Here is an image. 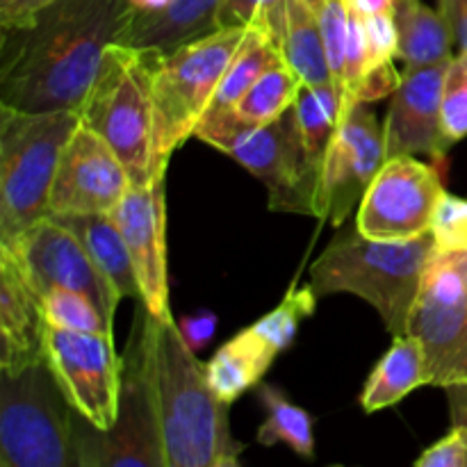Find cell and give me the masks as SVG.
Segmentation results:
<instances>
[{
	"mask_svg": "<svg viewBox=\"0 0 467 467\" xmlns=\"http://www.w3.org/2000/svg\"><path fill=\"white\" fill-rule=\"evenodd\" d=\"M126 0H59L23 30L3 32L0 103L27 112H78L105 50L119 44Z\"/></svg>",
	"mask_w": 467,
	"mask_h": 467,
	"instance_id": "1",
	"label": "cell"
},
{
	"mask_svg": "<svg viewBox=\"0 0 467 467\" xmlns=\"http://www.w3.org/2000/svg\"><path fill=\"white\" fill-rule=\"evenodd\" d=\"M141 363L153 395L167 467H214L233 445L228 404L208 386L178 322H162L137 306L135 331Z\"/></svg>",
	"mask_w": 467,
	"mask_h": 467,
	"instance_id": "2",
	"label": "cell"
},
{
	"mask_svg": "<svg viewBox=\"0 0 467 467\" xmlns=\"http://www.w3.org/2000/svg\"><path fill=\"white\" fill-rule=\"evenodd\" d=\"M433 254L431 233L415 240L383 242L369 240L356 223H347L310 265L308 285L317 299L337 292L360 296L377 308L392 336H406V322Z\"/></svg>",
	"mask_w": 467,
	"mask_h": 467,
	"instance_id": "3",
	"label": "cell"
},
{
	"mask_svg": "<svg viewBox=\"0 0 467 467\" xmlns=\"http://www.w3.org/2000/svg\"><path fill=\"white\" fill-rule=\"evenodd\" d=\"M164 50L112 44L87 91L80 123L112 146L132 185L153 176V82Z\"/></svg>",
	"mask_w": 467,
	"mask_h": 467,
	"instance_id": "4",
	"label": "cell"
},
{
	"mask_svg": "<svg viewBox=\"0 0 467 467\" xmlns=\"http://www.w3.org/2000/svg\"><path fill=\"white\" fill-rule=\"evenodd\" d=\"M80 126L73 109L27 112L0 103V244L48 217L64 146Z\"/></svg>",
	"mask_w": 467,
	"mask_h": 467,
	"instance_id": "5",
	"label": "cell"
},
{
	"mask_svg": "<svg viewBox=\"0 0 467 467\" xmlns=\"http://www.w3.org/2000/svg\"><path fill=\"white\" fill-rule=\"evenodd\" d=\"M194 137L260 178L269 190V210L315 217L319 181L306 158L295 108L263 126L242 121L233 109L208 112Z\"/></svg>",
	"mask_w": 467,
	"mask_h": 467,
	"instance_id": "6",
	"label": "cell"
},
{
	"mask_svg": "<svg viewBox=\"0 0 467 467\" xmlns=\"http://www.w3.org/2000/svg\"><path fill=\"white\" fill-rule=\"evenodd\" d=\"M246 27H217L164 53L153 82V171L169 167L173 150L194 137Z\"/></svg>",
	"mask_w": 467,
	"mask_h": 467,
	"instance_id": "7",
	"label": "cell"
},
{
	"mask_svg": "<svg viewBox=\"0 0 467 467\" xmlns=\"http://www.w3.org/2000/svg\"><path fill=\"white\" fill-rule=\"evenodd\" d=\"M0 467H80L73 409L46 360L0 372Z\"/></svg>",
	"mask_w": 467,
	"mask_h": 467,
	"instance_id": "8",
	"label": "cell"
},
{
	"mask_svg": "<svg viewBox=\"0 0 467 467\" xmlns=\"http://www.w3.org/2000/svg\"><path fill=\"white\" fill-rule=\"evenodd\" d=\"M406 336L420 342L427 386L467 383V254L436 249L406 322Z\"/></svg>",
	"mask_w": 467,
	"mask_h": 467,
	"instance_id": "9",
	"label": "cell"
},
{
	"mask_svg": "<svg viewBox=\"0 0 467 467\" xmlns=\"http://www.w3.org/2000/svg\"><path fill=\"white\" fill-rule=\"evenodd\" d=\"M73 427L80 467H167L153 395L135 337H130L123 358V390L117 422L109 429H99L73 410Z\"/></svg>",
	"mask_w": 467,
	"mask_h": 467,
	"instance_id": "10",
	"label": "cell"
},
{
	"mask_svg": "<svg viewBox=\"0 0 467 467\" xmlns=\"http://www.w3.org/2000/svg\"><path fill=\"white\" fill-rule=\"evenodd\" d=\"M46 363L71 409L99 429L119 418L123 390V360L112 336L71 333L48 327Z\"/></svg>",
	"mask_w": 467,
	"mask_h": 467,
	"instance_id": "11",
	"label": "cell"
},
{
	"mask_svg": "<svg viewBox=\"0 0 467 467\" xmlns=\"http://www.w3.org/2000/svg\"><path fill=\"white\" fill-rule=\"evenodd\" d=\"M442 194L436 167L410 155L386 160L360 201L356 226L369 240H415L431 233Z\"/></svg>",
	"mask_w": 467,
	"mask_h": 467,
	"instance_id": "12",
	"label": "cell"
},
{
	"mask_svg": "<svg viewBox=\"0 0 467 467\" xmlns=\"http://www.w3.org/2000/svg\"><path fill=\"white\" fill-rule=\"evenodd\" d=\"M386 162L383 128L369 103H356L340 119L324 162L315 217L340 228L360 205L374 176Z\"/></svg>",
	"mask_w": 467,
	"mask_h": 467,
	"instance_id": "13",
	"label": "cell"
},
{
	"mask_svg": "<svg viewBox=\"0 0 467 467\" xmlns=\"http://www.w3.org/2000/svg\"><path fill=\"white\" fill-rule=\"evenodd\" d=\"M7 249L16 255L23 274L41 296L53 287L80 292L94 301L109 324H114V313L123 296L100 274L82 242L62 223L53 217L41 219Z\"/></svg>",
	"mask_w": 467,
	"mask_h": 467,
	"instance_id": "14",
	"label": "cell"
},
{
	"mask_svg": "<svg viewBox=\"0 0 467 467\" xmlns=\"http://www.w3.org/2000/svg\"><path fill=\"white\" fill-rule=\"evenodd\" d=\"M167 169L130 185L112 217L121 231L140 283V304L153 317L173 322L167 272Z\"/></svg>",
	"mask_w": 467,
	"mask_h": 467,
	"instance_id": "15",
	"label": "cell"
},
{
	"mask_svg": "<svg viewBox=\"0 0 467 467\" xmlns=\"http://www.w3.org/2000/svg\"><path fill=\"white\" fill-rule=\"evenodd\" d=\"M130 185V176L112 146L80 123L64 146L48 217L112 214Z\"/></svg>",
	"mask_w": 467,
	"mask_h": 467,
	"instance_id": "16",
	"label": "cell"
},
{
	"mask_svg": "<svg viewBox=\"0 0 467 467\" xmlns=\"http://www.w3.org/2000/svg\"><path fill=\"white\" fill-rule=\"evenodd\" d=\"M447 64L404 68V78L392 94L383 123V144L386 160L424 158L442 160L451 149L442 130V85H445Z\"/></svg>",
	"mask_w": 467,
	"mask_h": 467,
	"instance_id": "17",
	"label": "cell"
},
{
	"mask_svg": "<svg viewBox=\"0 0 467 467\" xmlns=\"http://www.w3.org/2000/svg\"><path fill=\"white\" fill-rule=\"evenodd\" d=\"M44 296L23 274L16 255L0 246V372L18 374L46 360Z\"/></svg>",
	"mask_w": 467,
	"mask_h": 467,
	"instance_id": "18",
	"label": "cell"
},
{
	"mask_svg": "<svg viewBox=\"0 0 467 467\" xmlns=\"http://www.w3.org/2000/svg\"><path fill=\"white\" fill-rule=\"evenodd\" d=\"M254 21L263 23L281 53L283 64L299 78L301 85H333L322 32L306 0H274L260 9Z\"/></svg>",
	"mask_w": 467,
	"mask_h": 467,
	"instance_id": "19",
	"label": "cell"
},
{
	"mask_svg": "<svg viewBox=\"0 0 467 467\" xmlns=\"http://www.w3.org/2000/svg\"><path fill=\"white\" fill-rule=\"evenodd\" d=\"M223 0H176L158 14H132L119 44L160 48L164 53L217 30L214 16Z\"/></svg>",
	"mask_w": 467,
	"mask_h": 467,
	"instance_id": "20",
	"label": "cell"
},
{
	"mask_svg": "<svg viewBox=\"0 0 467 467\" xmlns=\"http://www.w3.org/2000/svg\"><path fill=\"white\" fill-rule=\"evenodd\" d=\"M276 356L278 351L249 327L219 347L203 372L217 400L231 406L246 390L263 383Z\"/></svg>",
	"mask_w": 467,
	"mask_h": 467,
	"instance_id": "21",
	"label": "cell"
},
{
	"mask_svg": "<svg viewBox=\"0 0 467 467\" xmlns=\"http://www.w3.org/2000/svg\"><path fill=\"white\" fill-rule=\"evenodd\" d=\"M397 59L406 68L431 67L454 57V35L441 9L422 0H395Z\"/></svg>",
	"mask_w": 467,
	"mask_h": 467,
	"instance_id": "22",
	"label": "cell"
},
{
	"mask_svg": "<svg viewBox=\"0 0 467 467\" xmlns=\"http://www.w3.org/2000/svg\"><path fill=\"white\" fill-rule=\"evenodd\" d=\"M82 242L89 258L105 278L126 299H140V283L121 231L112 214H85V217H53Z\"/></svg>",
	"mask_w": 467,
	"mask_h": 467,
	"instance_id": "23",
	"label": "cell"
},
{
	"mask_svg": "<svg viewBox=\"0 0 467 467\" xmlns=\"http://www.w3.org/2000/svg\"><path fill=\"white\" fill-rule=\"evenodd\" d=\"M420 386H427L422 347L410 336H397L390 349L369 374L360 392V406L365 413L390 409Z\"/></svg>",
	"mask_w": 467,
	"mask_h": 467,
	"instance_id": "24",
	"label": "cell"
},
{
	"mask_svg": "<svg viewBox=\"0 0 467 467\" xmlns=\"http://www.w3.org/2000/svg\"><path fill=\"white\" fill-rule=\"evenodd\" d=\"M276 64H283V59L278 48L274 46L272 36L267 35L263 23L251 21L240 48L233 55L231 64H228L226 73H223L222 82H219L217 91H214V99L210 103L208 112H228V109H235V105L254 87V82L265 71L276 67Z\"/></svg>",
	"mask_w": 467,
	"mask_h": 467,
	"instance_id": "25",
	"label": "cell"
},
{
	"mask_svg": "<svg viewBox=\"0 0 467 467\" xmlns=\"http://www.w3.org/2000/svg\"><path fill=\"white\" fill-rule=\"evenodd\" d=\"M296 123H299L301 144H304L306 158H308L310 169L322 181L324 162L331 149L336 132L340 128L342 103L336 87H310L301 85L299 96L295 103ZM319 190V187H317Z\"/></svg>",
	"mask_w": 467,
	"mask_h": 467,
	"instance_id": "26",
	"label": "cell"
},
{
	"mask_svg": "<svg viewBox=\"0 0 467 467\" xmlns=\"http://www.w3.org/2000/svg\"><path fill=\"white\" fill-rule=\"evenodd\" d=\"M260 404L265 409V422L260 424L255 441L263 447L287 445L306 461L315 459L313 415L292 404L276 386L258 383Z\"/></svg>",
	"mask_w": 467,
	"mask_h": 467,
	"instance_id": "27",
	"label": "cell"
},
{
	"mask_svg": "<svg viewBox=\"0 0 467 467\" xmlns=\"http://www.w3.org/2000/svg\"><path fill=\"white\" fill-rule=\"evenodd\" d=\"M301 80L285 67V64H276L269 71H265L258 80L254 82L249 91L240 99L233 112L242 119V121L263 123L276 121L278 117L295 108L296 96H299Z\"/></svg>",
	"mask_w": 467,
	"mask_h": 467,
	"instance_id": "28",
	"label": "cell"
},
{
	"mask_svg": "<svg viewBox=\"0 0 467 467\" xmlns=\"http://www.w3.org/2000/svg\"><path fill=\"white\" fill-rule=\"evenodd\" d=\"M315 308H317V295L313 292V287H295V290L287 292L285 299L272 313L258 319L251 328L281 354L295 342L301 322L313 317Z\"/></svg>",
	"mask_w": 467,
	"mask_h": 467,
	"instance_id": "29",
	"label": "cell"
},
{
	"mask_svg": "<svg viewBox=\"0 0 467 467\" xmlns=\"http://www.w3.org/2000/svg\"><path fill=\"white\" fill-rule=\"evenodd\" d=\"M44 308L48 327L71 333H99L112 336V324L96 308L89 296L73 290L53 287L44 295Z\"/></svg>",
	"mask_w": 467,
	"mask_h": 467,
	"instance_id": "30",
	"label": "cell"
},
{
	"mask_svg": "<svg viewBox=\"0 0 467 467\" xmlns=\"http://www.w3.org/2000/svg\"><path fill=\"white\" fill-rule=\"evenodd\" d=\"M317 18L319 32H322L324 48H327L328 67L333 73V85L340 96L342 76H345V55L347 36H349V0H306Z\"/></svg>",
	"mask_w": 467,
	"mask_h": 467,
	"instance_id": "31",
	"label": "cell"
},
{
	"mask_svg": "<svg viewBox=\"0 0 467 467\" xmlns=\"http://www.w3.org/2000/svg\"><path fill=\"white\" fill-rule=\"evenodd\" d=\"M442 130L454 146L467 137V50L450 59L442 85Z\"/></svg>",
	"mask_w": 467,
	"mask_h": 467,
	"instance_id": "32",
	"label": "cell"
},
{
	"mask_svg": "<svg viewBox=\"0 0 467 467\" xmlns=\"http://www.w3.org/2000/svg\"><path fill=\"white\" fill-rule=\"evenodd\" d=\"M431 235L441 254H467V199L442 194L433 214Z\"/></svg>",
	"mask_w": 467,
	"mask_h": 467,
	"instance_id": "33",
	"label": "cell"
},
{
	"mask_svg": "<svg viewBox=\"0 0 467 467\" xmlns=\"http://www.w3.org/2000/svg\"><path fill=\"white\" fill-rule=\"evenodd\" d=\"M356 14H358V12H356ZM363 26H365V41H368L369 68L397 59L395 12L374 14V16H363ZM369 68H368V71H369Z\"/></svg>",
	"mask_w": 467,
	"mask_h": 467,
	"instance_id": "34",
	"label": "cell"
},
{
	"mask_svg": "<svg viewBox=\"0 0 467 467\" xmlns=\"http://www.w3.org/2000/svg\"><path fill=\"white\" fill-rule=\"evenodd\" d=\"M413 467H467V429L451 424L450 433L433 442Z\"/></svg>",
	"mask_w": 467,
	"mask_h": 467,
	"instance_id": "35",
	"label": "cell"
},
{
	"mask_svg": "<svg viewBox=\"0 0 467 467\" xmlns=\"http://www.w3.org/2000/svg\"><path fill=\"white\" fill-rule=\"evenodd\" d=\"M401 78H404V71H397L395 59L369 68V71L365 73L363 82H360L358 91H356V103L372 105L374 100L383 99V96L395 94L397 87L401 85Z\"/></svg>",
	"mask_w": 467,
	"mask_h": 467,
	"instance_id": "36",
	"label": "cell"
},
{
	"mask_svg": "<svg viewBox=\"0 0 467 467\" xmlns=\"http://www.w3.org/2000/svg\"><path fill=\"white\" fill-rule=\"evenodd\" d=\"M59 0H0V30L14 32L32 26L35 18Z\"/></svg>",
	"mask_w": 467,
	"mask_h": 467,
	"instance_id": "37",
	"label": "cell"
},
{
	"mask_svg": "<svg viewBox=\"0 0 467 467\" xmlns=\"http://www.w3.org/2000/svg\"><path fill=\"white\" fill-rule=\"evenodd\" d=\"M274 0H223L214 16L217 27H249L265 5Z\"/></svg>",
	"mask_w": 467,
	"mask_h": 467,
	"instance_id": "38",
	"label": "cell"
},
{
	"mask_svg": "<svg viewBox=\"0 0 467 467\" xmlns=\"http://www.w3.org/2000/svg\"><path fill=\"white\" fill-rule=\"evenodd\" d=\"M178 328H181V336L185 337V342L190 345V349L199 351L213 340L214 328H217V317L208 310H199L194 315H187L178 322Z\"/></svg>",
	"mask_w": 467,
	"mask_h": 467,
	"instance_id": "39",
	"label": "cell"
},
{
	"mask_svg": "<svg viewBox=\"0 0 467 467\" xmlns=\"http://www.w3.org/2000/svg\"><path fill=\"white\" fill-rule=\"evenodd\" d=\"M438 9L450 23L454 44L467 50V0H438Z\"/></svg>",
	"mask_w": 467,
	"mask_h": 467,
	"instance_id": "40",
	"label": "cell"
},
{
	"mask_svg": "<svg viewBox=\"0 0 467 467\" xmlns=\"http://www.w3.org/2000/svg\"><path fill=\"white\" fill-rule=\"evenodd\" d=\"M447 401H450L451 424H461L467 429V383L447 388Z\"/></svg>",
	"mask_w": 467,
	"mask_h": 467,
	"instance_id": "41",
	"label": "cell"
},
{
	"mask_svg": "<svg viewBox=\"0 0 467 467\" xmlns=\"http://www.w3.org/2000/svg\"><path fill=\"white\" fill-rule=\"evenodd\" d=\"M349 7L360 16H374V14L395 12V0H349Z\"/></svg>",
	"mask_w": 467,
	"mask_h": 467,
	"instance_id": "42",
	"label": "cell"
},
{
	"mask_svg": "<svg viewBox=\"0 0 467 467\" xmlns=\"http://www.w3.org/2000/svg\"><path fill=\"white\" fill-rule=\"evenodd\" d=\"M132 14H158L171 7L176 0H126Z\"/></svg>",
	"mask_w": 467,
	"mask_h": 467,
	"instance_id": "43",
	"label": "cell"
},
{
	"mask_svg": "<svg viewBox=\"0 0 467 467\" xmlns=\"http://www.w3.org/2000/svg\"><path fill=\"white\" fill-rule=\"evenodd\" d=\"M240 450L242 447L233 442V445L228 447L222 456H219V461L214 463V467H242L240 465Z\"/></svg>",
	"mask_w": 467,
	"mask_h": 467,
	"instance_id": "44",
	"label": "cell"
}]
</instances>
